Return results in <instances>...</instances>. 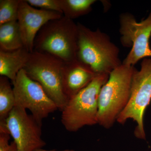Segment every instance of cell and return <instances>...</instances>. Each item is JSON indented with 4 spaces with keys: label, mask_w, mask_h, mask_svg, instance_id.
Returning <instances> with one entry per match:
<instances>
[{
    "label": "cell",
    "mask_w": 151,
    "mask_h": 151,
    "mask_svg": "<svg viewBox=\"0 0 151 151\" xmlns=\"http://www.w3.org/2000/svg\"><path fill=\"white\" fill-rule=\"evenodd\" d=\"M96 75L88 66L78 60L65 63L63 86L68 100L86 87Z\"/></svg>",
    "instance_id": "cell-11"
},
{
    "label": "cell",
    "mask_w": 151,
    "mask_h": 151,
    "mask_svg": "<svg viewBox=\"0 0 151 151\" xmlns=\"http://www.w3.org/2000/svg\"><path fill=\"white\" fill-rule=\"evenodd\" d=\"M96 0H59L64 16L73 20L89 13Z\"/></svg>",
    "instance_id": "cell-15"
},
{
    "label": "cell",
    "mask_w": 151,
    "mask_h": 151,
    "mask_svg": "<svg viewBox=\"0 0 151 151\" xmlns=\"http://www.w3.org/2000/svg\"><path fill=\"white\" fill-rule=\"evenodd\" d=\"M78 38L77 24L63 15L44 25L35 39L34 50L51 55L65 63L74 62L77 60Z\"/></svg>",
    "instance_id": "cell-3"
},
{
    "label": "cell",
    "mask_w": 151,
    "mask_h": 151,
    "mask_svg": "<svg viewBox=\"0 0 151 151\" xmlns=\"http://www.w3.org/2000/svg\"><path fill=\"white\" fill-rule=\"evenodd\" d=\"M24 47L17 21L0 25V50L12 51Z\"/></svg>",
    "instance_id": "cell-13"
},
{
    "label": "cell",
    "mask_w": 151,
    "mask_h": 151,
    "mask_svg": "<svg viewBox=\"0 0 151 151\" xmlns=\"http://www.w3.org/2000/svg\"><path fill=\"white\" fill-rule=\"evenodd\" d=\"M77 60L96 75H109L122 64L120 50L110 36L99 29L92 30L78 23Z\"/></svg>",
    "instance_id": "cell-1"
},
{
    "label": "cell",
    "mask_w": 151,
    "mask_h": 151,
    "mask_svg": "<svg viewBox=\"0 0 151 151\" xmlns=\"http://www.w3.org/2000/svg\"><path fill=\"white\" fill-rule=\"evenodd\" d=\"M57 151L55 150H43V149H42V148L38 149L37 150H35V151ZM74 151L73 150H64L63 151Z\"/></svg>",
    "instance_id": "cell-19"
},
{
    "label": "cell",
    "mask_w": 151,
    "mask_h": 151,
    "mask_svg": "<svg viewBox=\"0 0 151 151\" xmlns=\"http://www.w3.org/2000/svg\"><path fill=\"white\" fill-rule=\"evenodd\" d=\"M65 65L63 61L51 55L33 50L23 69L30 78L40 84L61 111L68 100L63 89Z\"/></svg>",
    "instance_id": "cell-5"
},
{
    "label": "cell",
    "mask_w": 151,
    "mask_h": 151,
    "mask_svg": "<svg viewBox=\"0 0 151 151\" xmlns=\"http://www.w3.org/2000/svg\"><path fill=\"white\" fill-rule=\"evenodd\" d=\"M134 66L122 64L110 74L98 98V124L104 129L113 127L128 104Z\"/></svg>",
    "instance_id": "cell-2"
},
{
    "label": "cell",
    "mask_w": 151,
    "mask_h": 151,
    "mask_svg": "<svg viewBox=\"0 0 151 151\" xmlns=\"http://www.w3.org/2000/svg\"><path fill=\"white\" fill-rule=\"evenodd\" d=\"M151 102V58L143 59L139 70L136 69L132 78L129 99L117 122L124 125L129 120L136 123L134 134L137 139L146 140L144 117Z\"/></svg>",
    "instance_id": "cell-6"
},
{
    "label": "cell",
    "mask_w": 151,
    "mask_h": 151,
    "mask_svg": "<svg viewBox=\"0 0 151 151\" xmlns=\"http://www.w3.org/2000/svg\"><path fill=\"white\" fill-rule=\"evenodd\" d=\"M30 53L24 47L12 51L0 50V75L7 77L12 84L26 65Z\"/></svg>",
    "instance_id": "cell-12"
},
{
    "label": "cell",
    "mask_w": 151,
    "mask_h": 151,
    "mask_svg": "<svg viewBox=\"0 0 151 151\" xmlns=\"http://www.w3.org/2000/svg\"><path fill=\"white\" fill-rule=\"evenodd\" d=\"M42 127L26 110L15 106L0 130H6L12 137L18 151H34L46 145L42 138Z\"/></svg>",
    "instance_id": "cell-9"
},
{
    "label": "cell",
    "mask_w": 151,
    "mask_h": 151,
    "mask_svg": "<svg viewBox=\"0 0 151 151\" xmlns=\"http://www.w3.org/2000/svg\"><path fill=\"white\" fill-rule=\"evenodd\" d=\"M12 84L15 106L29 110L42 126L44 119L58 110L40 84L30 78L24 69L18 73Z\"/></svg>",
    "instance_id": "cell-8"
},
{
    "label": "cell",
    "mask_w": 151,
    "mask_h": 151,
    "mask_svg": "<svg viewBox=\"0 0 151 151\" xmlns=\"http://www.w3.org/2000/svg\"><path fill=\"white\" fill-rule=\"evenodd\" d=\"M21 1H0V25L10 22L17 21Z\"/></svg>",
    "instance_id": "cell-16"
},
{
    "label": "cell",
    "mask_w": 151,
    "mask_h": 151,
    "mask_svg": "<svg viewBox=\"0 0 151 151\" xmlns=\"http://www.w3.org/2000/svg\"><path fill=\"white\" fill-rule=\"evenodd\" d=\"M31 6L42 9L54 11L63 14L59 0H26Z\"/></svg>",
    "instance_id": "cell-17"
},
{
    "label": "cell",
    "mask_w": 151,
    "mask_h": 151,
    "mask_svg": "<svg viewBox=\"0 0 151 151\" xmlns=\"http://www.w3.org/2000/svg\"><path fill=\"white\" fill-rule=\"evenodd\" d=\"M63 16L58 12L35 8L26 0H21L17 22L25 48L32 52L35 39L40 29L47 22Z\"/></svg>",
    "instance_id": "cell-10"
},
{
    "label": "cell",
    "mask_w": 151,
    "mask_h": 151,
    "mask_svg": "<svg viewBox=\"0 0 151 151\" xmlns=\"http://www.w3.org/2000/svg\"><path fill=\"white\" fill-rule=\"evenodd\" d=\"M119 20L121 44L124 47H131L122 64L134 66L141 60L151 58V12L140 22L129 12L121 14Z\"/></svg>",
    "instance_id": "cell-7"
},
{
    "label": "cell",
    "mask_w": 151,
    "mask_h": 151,
    "mask_svg": "<svg viewBox=\"0 0 151 151\" xmlns=\"http://www.w3.org/2000/svg\"><path fill=\"white\" fill-rule=\"evenodd\" d=\"M9 79L0 76V125L5 124L10 113L15 106V97L13 87Z\"/></svg>",
    "instance_id": "cell-14"
},
{
    "label": "cell",
    "mask_w": 151,
    "mask_h": 151,
    "mask_svg": "<svg viewBox=\"0 0 151 151\" xmlns=\"http://www.w3.org/2000/svg\"><path fill=\"white\" fill-rule=\"evenodd\" d=\"M10 135L6 132H0V151H18L17 147L14 141L9 143Z\"/></svg>",
    "instance_id": "cell-18"
},
{
    "label": "cell",
    "mask_w": 151,
    "mask_h": 151,
    "mask_svg": "<svg viewBox=\"0 0 151 151\" xmlns=\"http://www.w3.org/2000/svg\"><path fill=\"white\" fill-rule=\"evenodd\" d=\"M108 74L96 76L86 87L70 98L61 111V123L69 132L98 124V98L100 89L109 78Z\"/></svg>",
    "instance_id": "cell-4"
}]
</instances>
